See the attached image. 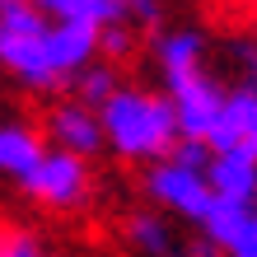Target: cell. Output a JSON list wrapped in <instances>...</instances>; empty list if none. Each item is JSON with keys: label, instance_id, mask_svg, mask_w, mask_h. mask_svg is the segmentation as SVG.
I'll return each mask as SVG.
<instances>
[{"label": "cell", "instance_id": "cell-1", "mask_svg": "<svg viewBox=\"0 0 257 257\" xmlns=\"http://www.w3.org/2000/svg\"><path fill=\"white\" fill-rule=\"evenodd\" d=\"M155 66L164 75V94H169L183 141H206L215 136L224 117V94L229 89L210 80L206 70V42L196 28H173V33L155 38Z\"/></svg>", "mask_w": 257, "mask_h": 257}, {"label": "cell", "instance_id": "cell-2", "mask_svg": "<svg viewBox=\"0 0 257 257\" xmlns=\"http://www.w3.org/2000/svg\"><path fill=\"white\" fill-rule=\"evenodd\" d=\"M98 122L108 136V150L131 164H159L183 141L169 94H155V89H141V84H122L98 108Z\"/></svg>", "mask_w": 257, "mask_h": 257}, {"label": "cell", "instance_id": "cell-3", "mask_svg": "<svg viewBox=\"0 0 257 257\" xmlns=\"http://www.w3.org/2000/svg\"><path fill=\"white\" fill-rule=\"evenodd\" d=\"M0 70L33 94H52L66 84L52 56V19H42L33 0L0 5Z\"/></svg>", "mask_w": 257, "mask_h": 257}, {"label": "cell", "instance_id": "cell-4", "mask_svg": "<svg viewBox=\"0 0 257 257\" xmlns=\"http://www.w3.org/2000/svg\"><path fill=\"white\" fill-rule=\"evenodd\" d=\"M141 187H145V196H150V201H155L159 210H169V215H178V220L196 224V229L206 224L210 206H215V187L206 183V173L183 169V164H173V159L145 164Z\"/></svg>", "mask_w": 257, "mask_h": 257}, {"label": "cell", "instance_id": "cell-5", "mask_svg": "<svg viewBox=\"0 0 257 257\" xmlns=\"http://www.w3.org/2000/svg\"><path fill=\"white\" fill-rule=\"evenodd\" d=\"M89 183H94L89 159L66 155V150H47V159H42L38 173L24 183V192L33 196V201L52 206V210H75V206L89 201Z\"/></svg>", "mask_w": 257, "mask_h": 257}, {"label": "cell", "instance_id": "cell-6", "mask_svg": "<svg viewBox=\"0 0 257 257\" xmlns=\"http://www.w3.org/2000/svg\"><path fill=\"white\" fill-rule=\"evenodd\" d=\"M42 136L52 141V150H66V155L94 159L108 150V136H103V122L94 108H84L80 98H61L42 122Z\"/></svg>", "mask_w": 257, "mask_h": 257}, {"label": "cell", "instance_id": "cell-7", "mask_svg": "<svg viewBox=\"0 0 257 257\" xmlns=\"http://www.w3.org/2000/svg\"><path fill=\"white\" fill-rule=\"evenodd\" d=\"M210 150H248L257 159V84H234L229 94H224V117L215 136H210Z\"/></svg>", "mask_w": 257, "mask_h": 257}, {"label": "cell", "instance_id": "cell-8", "mask_svg": "<svg viewBox=\"0 0 257 257\" xmlns=\"http://www.w3.org/2000/svg\"><path fill=\"white\" fill-rule=\"evenodd\" d=\"M47 159V141H42L38 126L28 122H0V178L10 183H28L38 173V164Z\"/></svg>", "mask_w": 257, "mask_h": 257}, {"label": "cell", "instance_id": "cell-9", "mask_svg": "<svg viewBox=\"0 0 257 257\" xmlns=\"http://www.w3.org/2000/svg\"><path fill=\"white\" fill-rule=\"evenodd\" d=\"M206 183L215 187L220 201L257 206V159L248 155V150H220V155H210Z\"/></svg>", "mask_w": 257, "mask_h": 257}, {"label": "cell", "instance_id": "cell-10", "mask_svg": "<svg viewBox=\"0 0 257 257\" xmlns=\"http://www.w3.org/2000/svg\"><path fill=\"white\" fill-rule=\"evenodd\" d=\"M33 5L52 24H75V28H94V33H108L131 19L122 0H33Z\"/></svg>", "mask_w": 257, "mask_h": 257}, {"label": "cell", "instance_id": "cell-11", "mask_svg": "<svg viewBox=\"0 0 257 257\" xmlns=\"http://www.w3.org/2000/svg\"><path fill=\"white\" fill-rule=\"evenodd\" d=\"M126 238H131V248L141 257H187V248L173 234V224L159 210H136V215H126Z\"/></svg>", "mask_w": 257, "mask_h": 257}, {"label": "cell", "instance_id": "cell-12", "mask_svg": "<svg viewBox=\"0 0 257 257\" xmlns=\"http://www.w3.org/2000/svg\"><path fill=\"white\" fill-rule=\"evenodd\" d=\"M75 89V94L70 98H80L84 103V108H103V103H108L112 94H117V89H122V84H117V70H112V61H94V66H89L84 75H80V80H75L70 84Z\"/></svg>", "mask_w": 257, "mask_h": 257}, {"label": "cell", "instance_id": "cell-13", "mask_svg": "<svg viewBox=\"0 0 257 257\" xmlns=\"http://www.w3.org/2000/svg\"><path fill=\"white\" fill-rule=\"evenodd\" d=\"M0 257H47L38 243V234H28V229H0Z\"/></svg>", "mask_w": 257, "mask_h": 257}, {"label": "cell", "instance_id": "cell-14", "mask_svg": "<svg viewBox=\"0 0 257 257\" xmlns=\"http://www.w3.org/2000/svg\"><path fill=\"white\" fill-rule=\"evenodd\" d=\"M131 47H136V33L126 24H117V28H108V33L98 38V56L103 61H112V56H131Z\"/></svg>", "mask_w": 257, "mask_h": 257}, {"label": "cell", "instance_id": "cell-15", "mask_svg": "<svg viewBox=\"0 0 257 257\" xmlns=\"http://www.w3.org/2000/svg\"><path fill=\"white\" fill-rule=\"evenodd\" d=\"M122 5H126V14L141 28H155L159 24V0H122Z\"/></svg>", "mask_w": 257, "mask_h": 257}, {"label": "cell", "instance_id": "cell-16", "mask_svg": "<svg viewBox=\"0 0 257 257\" xmlns=\"http://www.w3.org/2000/svg\"><path fill=\"white\" fill-rule=\"evenodd\" d=\"M187 257H224V252H220L215 243H206V238H196V243L187 248Z\"/></svg>", "mask_w": 257, "mask_h": 257}, {"label": "cell", "instance_id": "cell-17", "mask_svg": "<svg viewBox=\"0 0 257 257\" xmlns=\"http://www.w3.org/2000/svg\"><path fill=\"white\" fill-rule=\"evenodd\" d=\"M0 5H5V0H0Z\"/></svg>", "mask_w": 257, "mask_h": 257}]
</instances>
